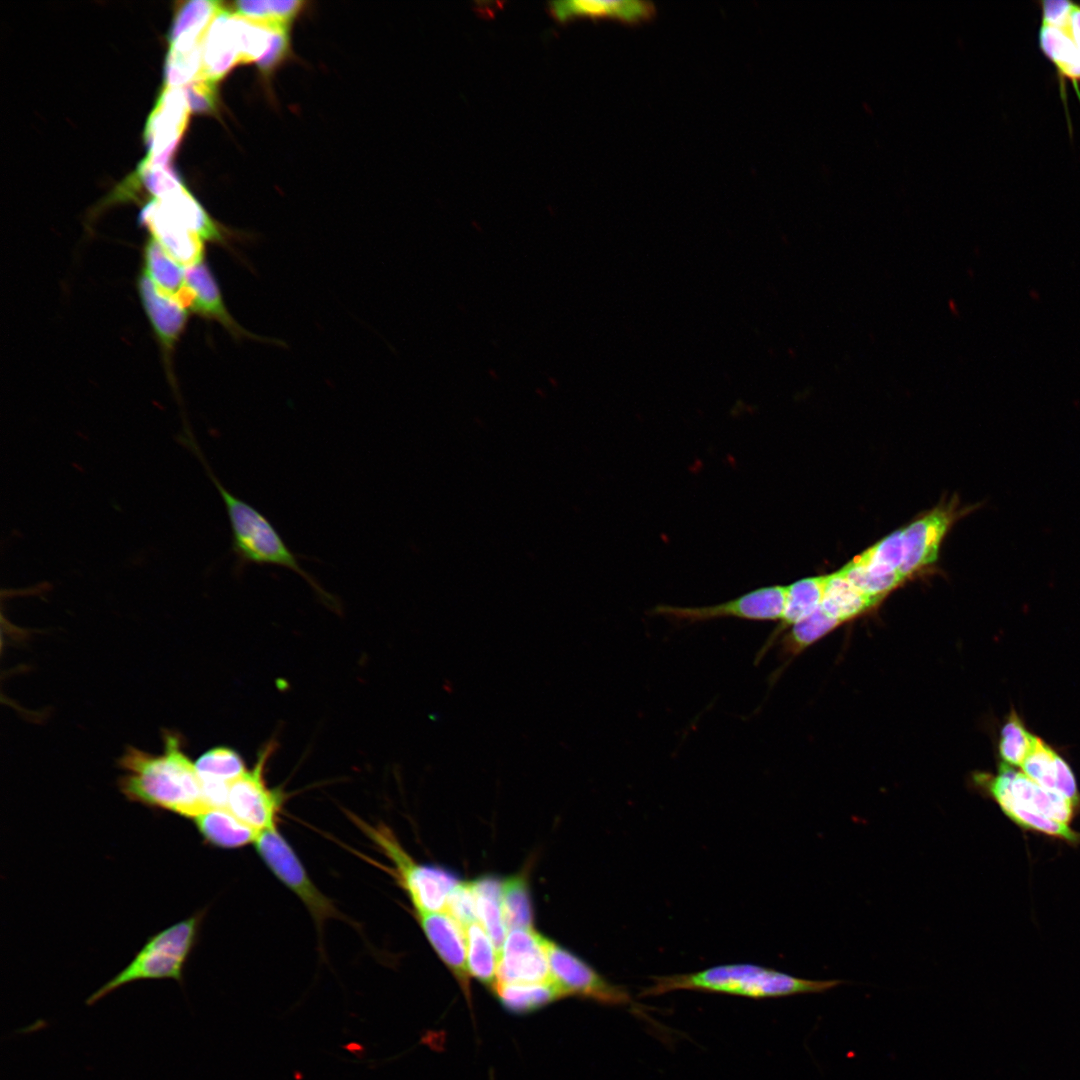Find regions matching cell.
Wrapping results in <instances>:
<instances>
[{
	"mask_svg": "<svg viewBox=\"0 0 1080 1080\" xmlns=\"http://www.w3.org/2000/svg\"><path fill=\"white\" fill-rule=\"evenodd\" d=\"M464 932L469 973L483 984L494 988L497 982L498 953L491 938L478 921L470 924Z\"/></svg>",
	"mask_w": 1080,
	"mask_h": 1080,
	"instance_id": "f546056e",
	"label": "cell"
},
{
	"mask_svg": "<svg viewBox=\"0 0 1080 1080\" xmlns=\"http://www.w3.org/2000/svg\"><path fill=\"white\" fill-rule=\"evenodd\" d=\"M505 1008L515 1013H527L562 997L553 981L541 983H499L494 986Z\"/></svg>",
	"mask_w": 1080,
	"mask_h": 1080,
	"instance_id": "4dcf8cb0",
	"label": "cell"
},
{
	"mask_svg": "<svg viewBox=\"0 0 1080 1080\" xmlns=\"http://www.w3.org/2000/svg\"><path fill=\"white\" fill-rule=\"evenodd\" d=\"M185 279L191 294L189 306L191 311L219 322L236 336L249 335L230 315L222 299L218 284L204 262L187 267L185 269Z\"/></svg>",
	"mask_w": 1080,
	"mask_h": 1080,
	"instance_id": "44dd1931",
	"label": "cell"
},
{
	"mask_svg": "<svg viewBox=\"0 0 1080 1080\" xmlns=\"http://www.w3.org/2000/svg\"><path fill=\"white\" fill-rule=\"evenodd\" d=\"M239 64L257 63L267 52L274 27L249 21L233 13Z\"/></svg>",
	"mask_w": 1080,
	"mask_h": 1080,
	"instance_id": "8d00e7d4",
	"label": "cell"
},
{
	"mask_svg": "<svg viewBox=\"0 0 1080 1080\" xmlns=\"http://www.w3.org/2000/svg\"><path fill=\"white\" fill-rule=\"evenodd\" d=\"M236 64H239V51L233 13L224 8L216 15L205 35L199 77L217 83Z\"/></svg>",
	"mask_w": 1080,
	"mask_h": 1080,
	"instance_id": "ffe728a7",
	"label": "cell"
},
{
	"mask_svg": "<svg viewBox=\"0 0 1080 1080\" xmlns=\"http://www.w3.org/2000/svg\"><path fill=\"white\" fill-rule=\"evenodd\" d=\"M143 260V272L157 291L189 309L191 295L182 265L169 256L152 238L144 246Z\"/></svg>",
	"mask_w": 1080,
	"mask_h": 1080,
	"instance_id": "603a6c76",
	"label": "cell"
},
{
	"mask_svg": "<svg viewBox=\"0 0 1080 1080\" xmlns=\"http://www.w3.org/2000/svg\"><path fill=\"white\" fill-rule=\"evenodd\" d=\"M203 44L193 48H172L165 63L166 87H181L197 79L202 70Z\"/></svg>",
	"mask_w": 1080,
	"mask_h": 1080,
	"instance_id": "74e56055",
	"label": "cell"
},
{
	"mask_svg": "<svg viewBox=\"0 0 1080 1080\" xmlns=\"http://www.w3.org/2000/svg\"><path fill=\"white\" fill-rule=\"evenodd\" d=\"M265 751L256 765L229 784L226 809L257 832L276 827L281 797L268 788L263 770Z\"/></svg>",
	"mask_w": 1080,
	"mask_h": 1080,
	"instance_id": "4fadbf2b",
	"label": "cell"
},
{
	"mask_svg": "<svg viewBox=\"0 0 1080 1080\" xmlns=\"http://www.w3.org/2000/svg\"><path fill=\"white\" fill-rule=\"evenodd\" d=\"M360 827L394 864L400 883L417 912H442L448 895L459 883L456 876L442 868L414 862L386 827L366 823Z\"/></svg>",
	"mask_w": 1080,
	"mask_h": 1080,
	"instance_id": "5b68a950",
	"label": "cell"
},
{
	"mask_svg": "<svg viewBox=\"0 0 1080 1080\" xmlns=\"http://www.w3.org/2000/svg\"><path fill=\"white\" fill-rule=\"evenodd\" d=\"M288 49V27H274L270 46L257 66L264 73L270 72L286 57Z\"/></svg>",
	"mask_w": 1080,
	"mask_h": 1080,
	"instance_id": "7bdbcfd3",
	"label": "cell"
},
{
	"mask_svg": "<svg viewBox=\"0 0 1080 1080\" xmlns=\"http://www.w3.org/2000/svg\"><path fill=\"white\" fill-rule=\"evenodd\" d=\"M443 912L447 913L463 930L478 921L476 899L470 882H461L448 895Z\"/></svg>",
	"mask_w": 1080,
	"mask_h": 1080,
	"instance_id": "60d3db41",
	"label": "cell"
},
{
	"mask_svg": "<svg viewBox=\"0 0 1080 1080\" xmlns=\"http://www.w3.org/2000/svg\"><path fill=\"white\" fill-rule=\"evenodd\" d=\"M841 572L857 589L878 600H882L903 582L899 573L887 576L873 575L855 559L845 565Z\"/></svg>",
	"mask_w": 1080,
	"mask_h": 1080,
	"instance_id": "f35d334b",
	"label": "cell"
},
{
	"mask_svg": "<svg viewBox=\"0 0 1080 1080\" xmlns=\"http://www.w3.org/2000/svg\"><path fill=\"white\" fill-rule=\"evenodd\" d=\"M839 980H810L754 964H726L698 972L656 976L642 996H657L677 990H696L751 998L823 993Z\"/></svg>",
	"mask_w": 1080,
	"mask_h": 1080,
	"instance_id": "3957f363",
	"label": "cell"
},
{
	"mask_svg": "<svg viewBox=\"0 0 1080 1080\" xmlns=\"http://www.w3.org/2000/svg\"><path fill=\"white\" fill-rule=\"evenodd\" d=\"M222 9V2L219 1L180 2L169 32L170 47L190 48L202 45L208 28Z\"/></svg>",
	"mask_w": 1080,
	"mask_h": 1080,
	"instance_id": "cb8c5ba5",
	"label": "cell"
},
{
	"mask_svg": "<svg viewBox=\"0 0 1080 1080\" xmlns=\"http://www.w3.org/2000/svg\"><path fill=\"white\" fill-rule=\"evenodd\" d=\"M157 201L177 222L203 240L222 241L223 236L216 223L185 186Z\"/></svg>",
	"mask_w": 1080,
	"mask_h": 1080,
	"instance_id": "4316f807",
	"label": "cell"
},
{
	"mask_svg": "<svg viewBox=\"0 0 1080 1080\" xmlns=\"http://www.w3.org/2000/svg\"><path fill=\"white\" fill-rule=\"evenodd\" d=\"M842 624L820 605L812 614L794 624L782 635L780 658L790 661Z\"/></svg>",
	"mask_w": 1080,
	"mask_h": 1080,
	"instance_id": "f1b7e54d",
	"label": "cell"
},
{
	"mask_svg": "<svg viewBox=\"0 0 1080 1080\" xmlns=\"http://www.w3.org/2000/svg\"><path fill=\"white\" fill-rule=\"evenodd\" d=\"M956 518L954 506H940L903 529L904 555L899 569L903 580L936 561L941 542Z\"/></svg>",
	"mask_w": 1080,
	"mask_h": 1080,
	"instance_id": "5bb4252c",
	"label": "cell"
},
{
	"mask_svg": "<svg viewBox=\"0 0 1080 1080\" xmlns=\"http://www.w3.org/2000/svg\"><path fill=\"white\" fill-rule=\"evenodd\" d=\"M550 10L559 22L573 18H611L626 24H641L654 18L656 7L642 0H567L550 3Z\"/></svg>",
	"mask_w": 1080,
	"mask_h": 1080,
	"instance_id": "d6986e66",
	"label": "cell"
},
{
	"mask_svg": "<svg viewBox=\"0 0 1080 1080\" xmlns=\"http://www.w3.org/2000/svg\"><path fill=\"white\" fill-rule=\"evenodd\" d=\"M190 111L184 89L166 87L162 91L145 126V159L155 165H169L187 128Z\"/></svg>",
	"mask_w": 1080,
	"mask_h": 1080,
	"instance_id": "8fae6325",
	"label": "cell"
},
{
	"mask_svg": "<svg viewBox=\"0 0 1080 1080\" xmlns=\"http://www.w3.org/2000/svg\"><path fill=\"white\" fill-rule=\"evenodd\" d=\"M825 576H814L800 579L786 586L787 597L784 614L779 624L772 631L763 646L756 654L755 663H758L773 647L776 640L791 628L794 624L803 620L820 607L824 594Z\"/></svg>",
	"mask_w": 1080,
	"mask_h": 1080,
	"instance_id": "7402d4cb",
	"label": "cell"
},
{
	"mask_svg": "<svg viewBox=\"0 0 1080 1080\" xmlns=\"http://www.w3.org/2000/svg\"><path fill=\"white\" fill-rule=\"evenodd\" d=\"M163 740L160 755L131 746L126 749L119 761L124 771L120 790L131 801L193 819L209 809L200 777L183 751L181 736L166 730Z\"/></svg>",
	"mask_w": 1080,
	"mask_h": 1080,
	"instance_id": "6da1fadb",
	"label": "cell"
},
{
	"mask_svg": "<svg viewBox=\"0 0 1080 1080\" xmlns=\"http://www.w3.org/2000/svg\"><path fill=\"white\" fill-rule=\"evenodd\" d=\"M546 948L551 979L562 997L574 995L607 1005L634 1004L623 986L607 981L577 956L549 940Z\"/></svg>",
	"mask_w": 1080,
	"mask_h": 1080,
	"instance_id": "30bf717a",
	"label": "cell"
},
{
	"mask_svg": "<svg viewBox=\"0 0 1080 1080\" xmlns=\"http://www.w3.org/2000/svg\"><path fill=\"white\" fill-rule=\"evenodd\" d=\"M1020 767L1027 777L1044 789L1064 797L1076 807L1080 805V794L1070 765L1041 738L1037 737Z\"/></svg>",
	"mask_w": 1080,
	"mask_h": 1080,
	"instance_id": "e0dca14e",
	"label": "cell"
},
{
	"mask_svg": "<svg viewBox=\"0 0 1080 1080\" xmlns=\"http://www.w3.org/2000/svg\"><path fill=\"white\" fill-rule=\"evenodd\" d=\"M136 178L160 200L183 188L178 175L169 165H155L144 159L138 166Z\"/></svg>",
	"mask_w": 1080,
	"mask_h": 1080,
	"instance_id": "ab89813d",
	"label": "cell"
},
{
	"mask_svg": "<svg viewBox=\"0 0 1080 1080\" xmlns=\"http://www.w3.org/2000/svg\"><path fill=\"white\" fill-rule=\"evenodd\" d=\"M904 555L903 529L894 531L855 558L876 576L899 573Z\"/></svg>",
	"mask_w": 1080,
	"mask_h": 1080,
	"instance_id": "d6a6232c",
	"label": "cell"
},
{
	"mask_svg": "<svg viewBox=\"0 0 1080 1080\" xmlns=\"http://www.w3.org/2000/svg\"><path fill=\"white\" fill-rule=\"evenodd\" d=\"M420 924L441 959L457 978L470 1001L467 946L464 930L445 912L418 913Z\"/></svg>",
	"mask_w": 1080,
	"mask_h": 1080,
	"instance_id": "2e32d148",
	"label": "cell"
},
{
	"mask_svg": "<svg viewBox=\"0 0 1080 1080\" xmlns=\"http://www.w3.org/2000/svg\"><path fill=\"white\" fill-rule=\"evenodd\" d=\"M192 820L203 839L218 848L236 849L254 844L259 834L226 808H209Z\"/></svg>",
	"mask_w": 1080,
	"mask_h": 1080,
	"instance_id": "d4e9b609",
	"label": "cell"
},
{
	"mask_svg": "<svg viewBox=\"0 0 1080 1080\" xmlns=\"http://www.w3.org/2000/svg\"><path fill=\"white\" fill-rule=\"evenodd\" d=\"M501 907L509 930L532 927V910L526 881L520 876L502 883Z\"/></svg>",
	"mask_w": 1080,
	"mask_h": 1080,
	"instance_id": "d590c367",
	"label": "cell"
},
{
	"mask_svg": "<svg viewBox=\"0 0 1080 1080\" xmlns=\"http://www.w3.org/2000/svg\"><path fill=\"white\" fill-rule=\"evenodd\" d=\"M178 441L199 459L225 504L232 534L234 569L238 573L250 565H272L289 569L302 577L321 598L332 602L331 595L303 568L297 554L290 549L271 521L220 482L189 429L179 435Z\"/></svg>",
	"mask_w": 1080,
	"mask_h": 1080,
	"instance_id": "7a4b0ae2",
	"label": "cell"
},
{
	"mask_svg": "<svg viewBox=\"0 0 1080 1080\" xmlns=\"http://www.w3.org/2000/svg\"><path fill=\"white\" fill-rule=\"evenodd\" d=\"M137 286L155 336L163 351L171 353L186 326L187 309L160 294L144 272L139 276Z\"/></svg>",
	"mask_w": 1080,
	"mask_h": 1080,
	"instance_id": "ac0fdd59",
	"label": "cell"
},
{
	"mask_svg": "<svg viewBox=\"0 0 1080 1080\" xmlns=\"http://www.w3.org/2000/svg\"><path fill=\"white\" fill-rule=\"evenodd\" d=\"M546 942L532 927L509 930L498 955L497 982L551 981Z\"/></svg>",
	"mask_w": 1080,
	"mask_h": 1080,
	"instance_id": "7c38bea8",
	"label": "cell"
},
{
	"mask_svg": "<svg viewBox=\"0 0 1080 1080\" xmlns=\"http://www.w3.org/2000/svg\"><path fill=\"white\" fill-rule=\"evenodd\" d=\"M254 845L272 873L301 899L319 929L327 920L341 917L331 900L312 882L300 859L277 827L259 832Z\"/></svg>",
	"mask_w": 1080,
	"mask_h": 1080,
	"instance_id": "ba28073f",
	"label": "cell"
},
{
	"mask_svg": "<svg viewBox=\"0 0 1080 1080\" xmlns=\"http://www.w3.org/2000/svg\"><path fill=\"white\" fill-rule=\"evenodd\" d=\"M204 917L200 911L151 937L134 959L86 1000L92 1005L122 986L139 980L173 979L182 983L183 968Z\"/></svg>",
	"mask_w": 1080,
	"mask_h": 1080,
	"instance_id": "277c9868",
	"label": "cell"
},
{
	"mask_svg": "<svg viewBox=\"0 0 1080 1080\" xmlns=\"http://www.w3.org/2000/svg\"><path fill=\"white\" fill-rule=\"evenodd\" d=\"M195 768L201 781L228 785L247 771L241 756L228 747L208 750L197 759Z\"/></svg>",
	"mask_w": 1080,
	"mask_h": 1080,
	"instance_id": "836d02e7",
	"label": "cell"
},
{
	"mask_svg": "<svg viewBox=\"0 0 1080 1080\" xmlns=\"http://www.w3.org/2000/svg\"><path fill=\"white\" fill-rule=\"evenodd\" d=\"M139 219L151 238L180 265L187 268L203 262V239L177 222L156 199L143 207Z\"/></svg>",
	"mask_w": 1080,
	"mask_h": 1080,
	"instance_id": "9a60e30c",
	"label": "cell"
},
{
	"mask_svg": "<svg viewBox=\"0 0 1080 1080\" xmlns=\"http://www.w3.org/2000/svg\"><path fill=\"white\" fill-rule=\"evenodd\" d=\"M470 883L476 899L478 920L499 955L507 935L501 907L502 883L492 877L480 878Z\"/></svg>",
	"mask_w": 1080,
	"mask_h": 1080,
	"instance_id": "83f0119b",
	"label": "cell"
},
{
	"mask_svg": "<svg viewBox=\"0 0 1080 1080\" xmlns=\"http://www.w3.org/2000/svg\"><path fill=\"white\" fill-rule=\"evenodd\" d=\"M973 783L988 794L1002 811L1018 808L1068 825L1073 819L1074 804L1004 763L1000 764L996 774L976 773Z\"/></svg>",
	"mask_w": 1080,
	"mask_h": 1080,
	"instance_id": "8992f818",
	"label": "cell"
},
{
	"mask_svg": "<svg viewBox=\"0 0 1080 1080\" xmlns=\"http://www.w3.org/2000/svg\"><path fill=\"white\" fill-rule=\"evenodd\" d=\"M1037 736L1026 727L1016 712H1011L1000 730L998 752L1002 763L1021 766L1031 751Z\"/></svg>",
	"mask_w": 1080,
	"mask_h": 1080,
	"instance_id": "e575fe53",
	"label": "cell"
},
{
	"mask_svg": "<svg viewBox=\"0 0 1080 1080\" xmlns=\"http://www.w3.org/2000/svg\"><path fill=\"white\" fill-rule=\"evenodd\" d=\"M184 90L191 111L210 113L215 110L216 82L198 77L189 83Z\"/></svg>",
	"mask_w": 1080,
	"mask_h": 1080,
	"instance_id": "b9f144b4",
	"label": "cell"
},
{
	"mask_svg": "<svg viewBox=\"0 0 1080 1080\" xmlns=\"http://www.w3.org/2000/svg\"><path fill=\"white\" fill-rule=\"evenodd\" d=\"M1042 20L1038 41L1042 53L1055 66L1061 95L1065 81L1080 95V4L1066 0L1041 2ZM1080 97V96H1079Z\"/></svg>",
	"mask_w": 1080,
	"mask_h": 1080,
	"instance_id": "52a82bcc",
	"label": "cell"
},
{
	"mask_svg": "<svg viewBox=\"0 0 1080 1080\" xmlns=\"http://www.w3.org/2000/svg\"><path fill=\"white\" fill-rule=\"evenodd\" d=\"M880 601L857 589L841 570L825 576L821 607L841 623L865 614Z\"/></svg>",
	"mask_w": 1080,
	"mask_h": 1080,
	"instance_id": "484cf974",
	"label": "cell"
},
{
	"mask_svg": "<svg viewBox=\"0 0 1080 1080\" xmlns=\"http://www.w3.org/2000/svg\"><path fill=\"white\" fill-rule=\"evenodd\" d=\"M304 5L300 0H245L233 5L234 13L271 27H288Z\"/></svg>",
	"mask_w": 1080,
	"mask_h": 1080,
	"instance_id": "1f68e13d",
	"label": "cell"
},
{
	"mask_svg": "<svg viewBox=\"0 0 1080 1080\" xmlns=\"http://www.w3.org/2000/svg\"><path fill=\"white\" fill-rule=\"evenodd\" d=\"M786 586L773 585L755 589L737 598L701 607L659 604L648 613L676 624H695L723 618L750 621H780L786 606Z\"/></svg>",
	"mask_w": 1080,
	"mask_h": 1080,
	"instance_id": "9c48e42d",
	"label": "cell"
}]
</instances>
